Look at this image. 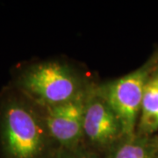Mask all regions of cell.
<instances>
[{"mask_svg":"<svg viewBox=\"0 0 158 158\" xmlns=\"http://www.w3.org/2000/svg\"><path fill=\"white\" fill-rule=\"evenodd\" d=\"M0 137L6 158H50L56 150L43 109L26 97H10L2 105Z\"/></svg>","mask_w":158,"mask_h":158,"instance_id":"6da1fadb","label":"cell"},{"mask_svg":"<svg viewBox=\"0 0 158 158\" xmlns=\"http://www.w3.org/2000/svg\"><path fill=\"white\" fill-rule=\"evenodd\" d=\"M17 83L23 95L42 109L69 101L94 85L76 66L56 59L28 66Z\"/></svg>","mask_w":158,"mask_h":158,"instance_id":"7a4b0ae2","label":"cell"},{"mask_svg":"<svg viewBox=\"0 0 158 158\" xmlns=\"http://www.w3.org/2000/svg\"><path fill=\"white\" fill-rule=\"evenodd\" d=\"M158 66V53L141 67L107 83L97 85V90L119 118L125 137L135 134L141 100L148 78Z\"/></svg>","mask_w":158,"mask_h":158,"instance_id":"3957f363","label":"cell"},{"mask_svg":"<svg viewBox=\"0 0 158 158\" xmlns=\"http://www.w3.org/2000/svg\"><path fill=\"white\" fill-rule=\"evenodd\" d=\"M125 137L122 124L94 85L88 98L83 124V147L106 154Z\"/></svg>","mask_w":158,"mask_h":158,"instance_id":"277c9868","label":"cell"},{"mask_svg":"<svg viewBox=\"0 0 158 158\" xmlns=\"http://www.w3.org/2000/svg\"><path fill=\"white\" fill-rule=\"evenodd\" d=\"M93 86L69 101L43 109L46 125L56 149L83 147L84 116Z\"/></svg>","mask_w":158,"mask_h":158,"instance_id":"5b68a950","label":"cell"},{"mask_svg":"<svg viewBox=\"0 0 158 158\" xmlns=\"http://www.w3.org/2000/svg\"><path fill=\"white\" fill-rule=\"evenodd\" d=\"M158 133V66L145 85L135 134L151 137Z\"/></svg>","mask_w":158,"mask_h":158,"instance_id":"8992f818","label":"cell"},{"mask_svg":"<svg viewBox=\"0 0 158 158\" xmlns=\"http://www.w3.org/2000/svg\"><path fill=\"white\" fill-rule=\"evenodd\" d=\"M105 158H158L157 148L154 136L135 134L126 136L109 149Z\"/></svg>","mask_w":158,"mask_h":158,"instance_id":"52a82bcc","label":"cell"},{"mask_svg":"<svg viewBox=\"0 0 158 158\" xmlns=\"http://www.w3.org/2000/svg\"><path fill=\"white\" fill-rule=\"evenodd\" d=\"M50 158H105L98 153L85 147L74 149H56Z\"/></svg>","mask_w":158,"mask_h":158,"instance_id":"ba28073f","label":"cell"},{"mask_svg":"<svg viewBox=\"0 0 158 158\" xmlns=\"http://www.w3.org/2000/svg\"><path fill=\"white\" fill-rule=\"evenodd\" d=\"M154 139H155V142L156 145V148H157V154H158V134L156 135H154Z\"/></svg>","mask_w":158,"mask_h":158,"instance_id":"9c48e42d","label":"cell"}]
</instances>
